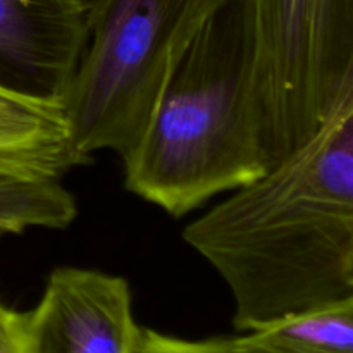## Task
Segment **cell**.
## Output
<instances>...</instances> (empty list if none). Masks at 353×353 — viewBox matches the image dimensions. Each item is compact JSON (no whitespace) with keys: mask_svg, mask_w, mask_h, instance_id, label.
Returning a JSON list of instances; mask_svg holds the SVG:
<instances>
[{"mask_svg":"<svg viewBox=\"0 0 353 353\" xmlns=\"http://www.w3.org/2000/svg\"><path fill=\"white\" fill-rule=\"evenodd\" d=\"M183 238L230 288L241 333L353 300V88L309 140Z\"/></svg>","mask_w":353,"mask_h":353,"instance_id":"obj_1","label":"cell"},{"mask_svg":"<svg viewBox=\"0 0 353 353\" xmlns=\"http://www.w3.org/2000/svg\"><path fill=\"white\" fill-rule=\"evenodd\" d=\"M250 0H219L176 62L126 159L128 192L183 217L265 171Z\"/></svg>","mask_w":353,"mask_h":353,"instance_id":"obj_2","label":"cell"},{"mask_svg":"<svg viewBox=\"0 0 353 353\" xmlns=\"http://www.w3.org/2000/svg\"><path fill=\"white\" fill-rule=\"evenodd\" d=\"M219 0H93L88 40L61 100L72 165L123 159L143 134L176 62Z\"/></svg>","mask_w":353,"mask_h":353,"instance_id":"obj_3","label":"cell"},{"mask_svg":"<svg viewBox=\"0 0 353 353\" xmlns=\"http://www.w3.org/2000/svg\"><path fill=\"white\" fill-rule=\"evenodd\" d=\"M265 168L309 140L353 88V0H250Z\"/></svg>","mask_w":353,"mask_h":353,"instance_id":"obj_4","label":"cell"},{"mask_svg":"<svg viewBox=\"0 0 353 353\" xmlns=\"http://www.w3.org/2000/svg\"><path fill=\"white\" fill-rule=\"evenodd\" d=\"M26 316L37 353H134L140 334L126 279L95 269H54Z\"/></svg>","mask_w":353,"mask_h":353,"instance_id":"obj_5","label":"cell"},{"mask_svg":"<svg viewBox=\"0 0 353 353\" xmlns=\"http://www.w3.org/2000/svg\"><path fill=\"white\" fill-rule=\"evenodd\" d=\"M93 0H0V88L62 97L88 38Z\"/></svg>","mask_w":353,"mask_h":353,"instance_id":"obj_6","label":"cell"},{"mask_svg":"<svg viewBox=\"0 0 353 353\" xmlns=\"http://www.w3.org/2000/svg\"><path fill=\"white\" fill-rule=\"evenodd\" d=\"M240 353H353V300L231 338Z\"/></svg>","mask_w":353,"mask_h":353,"instance_id":"obj_7","label":"cell"},{"mask_svg":"<svg viewBox=\"0 0 353 353\" xmlns=\"http://www.w3.org/2000/svg\"><path fill=\"white\" fill-rule=\"evenodd\" d=\"M76 216L74 195L59 179L0 176V238L33 228L65 230Z\"/></svg>","mask_w":353,"mask_h":353,"instance_id":"obj_8","label":"cell"},{"mask_svg":"<svg viewBox=\"0 0 353 353\" xmlns=\"http://www.w3.org/2000/svg\"><path fill=\"white\" fill-rule=\"evenodd\" d=\"M65 141L64 110L0 88V145Z\"/></svg>","mask_w":353,"mask_h":353,"instance_id":"obj_9","label":"cell"},{"mask_svg":"<svg viewBox=\"0 0 353 353\" xmlns=\"http://www.w3.org/2000/svg\"><path fill=\"white\" fill-rule=\"evenodd\" d=\"M74 168L65 141L0 145V176L24 179H59Z\"/></svg>","mask_w":353,"mask_h":353,"instance_id":"obj_10","label":"cell"},{"mask_svg":"<svg viewBox=\"0 0 353 353\" xmlns=\"http://www.w3.org/2000/svg\"><path fill=\"white\" fill-rule=\"evenodd\" d=\"M134 353H240L231 338H210V340H183L168 336L154 330L140 327Z\"/></svg>","mask_w":353,"mask_h":353,"instance_id":"obj_11","label":"cell"},{"mask_svg":"<svg viewBox=\"0 0 353 353\" xmlns=\"http://www.w3.org/2000/svg\"><path fill=\"white\" fill-rule=\"evenodd\" d=\"M0 353H37L28 327L26 312L0 302Z\"/></svg>","mask_w":353,"mask_h":353,"instance_id":"obj_12","label":"cell"}]
</instances>
